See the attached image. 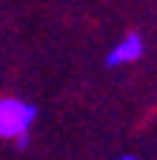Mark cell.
Returning <instances> with one entry per match:
<instances>
[{"label":"cell","mask_w":157,"mask_h":160,"mask_svg":"<svg viewBox=\"0 0 157 160\" xmlns=\"http://www.w3.org/2000/svg\"><path fill=\"white\" fill-rule=\"evenodd\" d=\"M34 120H37L34 103L23 97H0V140H14L17 146H26Z\"/></svg>","instance_id":"6da1fadb"},{"label":"cell","mask_w":157,"mask_h":160,"mask_svg":"<svg viewBox=\"0 0 157 160\" xmlns=\"http://www.w3.org/2000/svg\"><path fill=\"white\" fill-rule=\"evenodd\" d=\"M140 57H143V37L137 32H131V34L120 37L111 46V52L106 54V63L109 66H129V63H134Z\"/></svg>","instance_id":"7a4b0ae2"},{"label":"cell","mask_w":157,"mask_h":160,"mask_svg":"<svg viewBox=\"0 0 157 160\" xmlns=\"http://www.w3.org/2000/svg\"><path fill=\"white\" fill-rule=\"evenodd\" d=\"M117 160H140V157H134V154H120Z\"/></svg>","instance_id":"3957f363"}]
</instances>
